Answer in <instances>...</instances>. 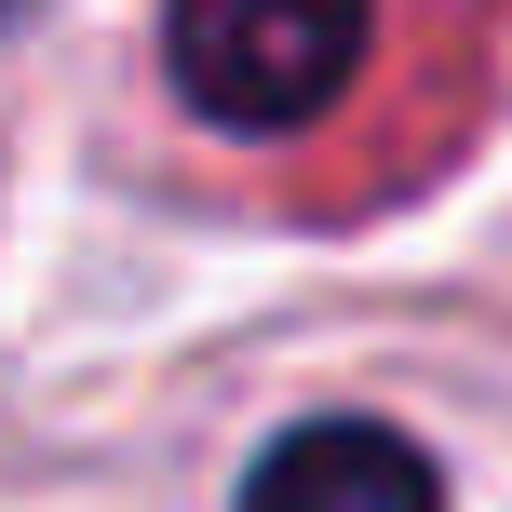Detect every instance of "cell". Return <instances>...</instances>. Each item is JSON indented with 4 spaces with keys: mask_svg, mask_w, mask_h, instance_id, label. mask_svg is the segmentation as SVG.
I'll use <instances>...</instances> for the list:
<instances>
[{
    "mask_svg": "<svg viewBox=\"0 0 512 512\" xmlns=\"http://www.w3.org/2000/svg\"><path fill=\"white\" fill-rule=\"evenodd\" d=\"M364 27H378L364 0H176L162 68H176V95L203 108V122L297 135V122H324V108L351 95Z\"/></svg>",
    "mask_w": 512,
    "mask_h": 512,
    "instance_id": "cell-1",
    "label": "cell"
},
{
    "mask_svg": "<svg viewBox=\"0 0 512 512\" xmlns=\"http://www.w3.org/2000/svg\"><path fill=\"white\" fill-rule=\"evenodd\" d=\"M243 512H445V486L391 418H310L243 472Z\"/></svg>",
    "mask_w": 512,
    "mask_h": 512,
    "instance_id": "cell-2",
    "label": "cell"
},
{
    "mask_svg": "<svg viewBox=\"0 0 512 512\" xmlns=\"http://www.w3.org/2000/svg\"><path fill=\"white\" fill-rule=\"evenodd\" d=\"M0 14H14V0H0Z\"/></svg>",
    "mask_w": 512,
    "mask_h": 512,
    "instance_id": "cell-3",
    "label": "cell"
}]
</instances>
